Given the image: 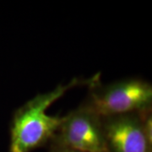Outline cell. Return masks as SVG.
Masks as SVG:
<instances>
[{"label": "cell", "mask_w": 152, "mask_h": 152, "mask_svg": "<svg viewBox=\"0 0 152 152\" xmlns=\"http://www.w3.org/2000/svg\"><path fill=\"white\" fill-rule=\"evenodd\" d=\"M88 87L84 102L102 117L152 109V86L142 79L129 78L104 85L98 78Z\"/></svg>", "instance_id": "obj_2"}, {"label": "cell", "mask_w": 152, "mask_h": 152, "mask_svg": "<svg viewBox=\"0 0 152 152\" xmlns=\"http://www.w3.org/2000/svg\"><path fill=\"white\" fill-rule=\"evenodd\" d=\"M49 144H50V151L49 152H80L74 149L69 148V147L57 145L54 143H49Z\"/></svg>", "instance_id": "obj_5"}, {"label": "cell", "mask_w": 152, "mask_h": 152, "mask_svg": "<svg viewBox=\"0 0 152 152\" xmlns=\"http://www.w3.org/2000/svg\"><path fill=\"white\" fill-rule=\"evenodd\" d=\"M109 152H152L140 113L102 117Z\"/></svg>", "instance_id": "obj_4"}, {"label": "cell", "mask_w": 152, "mask_h": 152, "mask_svg": "<svg viewBox=\"0 0 152 152\" xmlns=\"http://www.w3.org/2000/svg\"><path fill=\"white\" fill-rule=\"evenodd\" d=\"M50 143L80 152H109L102 116L85 102L64 116Z\"/></svg>", "instance_id": "obj_3"}, {"label": "cell", "mask_w": 152, "mask_h": 152, "mask_svg": "<svg viewBox=\"0 0 152 152\" xmlns=\"http://www.w3.org/2000/svg\"><path fill=\"white\" fill-rule=\"evenodd\" d=\"M99 77L100 74L89 79L74 78L50 91L39 93L16 109L10 123V152H31L50 143L64 116L49 115L48 109L68 91L80 86H89Z\"/></svg>", "instance_id": "obj_1"}]
</instances>
